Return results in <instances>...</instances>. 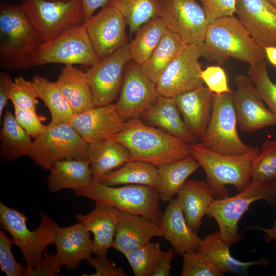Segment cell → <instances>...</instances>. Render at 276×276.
I'll use <instances>...</instances> for the list:
<instances>
[{
  "label": "cell",
  "instance_id": "obj_1",
  "mask_svg": "<svg viewBox=\"0 0 276 276\" xmlns=\"http://www.w3.org/2000/svg\"><path fill=\"white\" fill-rule=\"evenodd\" d=\"M114 138L128 148L130 160L158 166L191 155L190 144L160 128L145 124L140 118L125 122L123 130Z\"/></svg>",
  "mask_w": 276,
  "mask_h": 276
},
{
  "label": "cell",
  "instance_id": "obj_2",
  "mask_svg": "<svg viewBox=\"0 0 276 276\" xmlns=\"http://www.w3.org/2000/svg\"><path fill=\"white\" fill-rule=\"evenodd\" d=\"M203 46V57L219 64H223L230 58L245 62L250 66L266 61L264 49L234 15L222 17L210 24Z\"/></svg>",
  "mask_w": 276,
  "mask_h": 276
},
{
  "label": "cell",
  "instance_id": "obj_3",
  "mask_svg": "<svg viewBox=\"0 0 276 276\" xmlns=\"http://www.w3.org/2000/svg\"><path fill=\"white\" fill-rule=\"evenodd\" d=\"M260 149L253 146L248 152L240 155L219 153L210 150L200 142L191 145L190 154L204 170L206 182L217 199L229 196L226 185H232L240 191L251 180V168Z\"/></svg>",
  "mask_w": 276,
  "mask_h": 276
},
{
  "label": "cell",
  "instance_id": "obj_4",
  "mask_svg": "<svg viewBox=\"0 0 276 276\" xmlns=\"http://www.w3.org/2000/svg\"><path fill=\"white\" fill-rule=\"evenodd\" d=\"M41 43L21 4L0 5V67L6 70L30 67L31 56Z\"/></svg>",
  "mask_w": 276,
  "mask_h": 276
},
{
  "label": "cell",
  "instance_id": "obj_5",
  "mask_svg": "<svg viewBox=\"0 0 276 276\" xmlns=\"http://www.w3.org/2000/svg\"><path fill=\"white\" fill-rule=\"evenodd\" d=\"M261 200L269 203L276 202V181L264 182L251 179L236 195L214 199L206 216L216 220L221 239L233 244L242 239L238 228L240 219L252 203Z\"/></svg>",
  "mask_w": 276,
  "mask_h": 276
},
{
  "label": "cell",
  "instance_id": "obj_6",
  "mask_svg": "<svg viewBox=\"0 0 276 276\" xmlns=\"http://www.w3.org/2000/svg\"><path fill=\"white\" fill-rule=\"evenodd\" d=\"M27 220L23 213L0 201L1 226L11 235L14 245L21 250L26 266L33 268L41 262L45 248L54 244L59 226L43 212L36 229L30 230Z\"/></svg>",
  "mask_w": 276,
  "mask_h": 276
},
{
  "label": "cell",
  "instance_id": "obj_7",
  "mask_svg": "<svg viewBox=\"0 0 276 276\" xmlns=\"http://www.w3.org/2000/svg\"><path fill=\"white\" fill-rule=\"evenodd\" d=\"M96 203L113 206L120 211L141 215L158 224L163 213L156 188L143 185L109 186L93 181L86 188L75 192Z\"/></svg>",
  "mask_w": 276,
  "mask_h": 276
},
{
  "label": "cell",
  "instance_id": "obj_8",
  "mask_svg": "<svg viewBox=\"0 0 276 276\" xmlns=\"http://www.w3.org/2000/svg\"><path fill=\"white\" fill-rule=\"evenodd\" d=\"M99 60L83 23L67 28L52 40L40 43L31 56L30 66L59 63L91 66Z\"/></svg>",
  "mask_w": 276,
  "mask_h": 276
},
{
  "label": "cell",
  "instance_id": "obj_9",
  "mask_svg": "<svg viewBox=\"0 0 276 276\" xmlns=\"http://www.w3.org/2000/svg\"><path fill=\"white\" fill-rule=\"evenodd\" d=\"M213 111L200 143L210 150L228 155H240L253 146L246 144L239 135L238 119L232 93H213Z\"/></svg>",
  "mask_w": 276,
  "mask_h": 276
},
{
  "label": "cell",
  "instance_id": "obj_10",
  "mask_svg": "<svg viewBox=\"0 0 276 276\" xmlns=\"http://www.w3.org/2000/svg\"><path fill=\"white\" fill-rule=\"evenodd\" d=\"M21 5L41 43L84 21L82 0H21Z\"/></svg>",
  "mask_w": 276,
  "mask_h": 276
},
{
  "label": "cell",
  "instance_id": "obj_11",
  "mask_svg": "<svg viewBox=\"0 0 276 276\" xmlns=\"http://www.w3.org/2000/svg\"><path fill=\"white\" fill-rule=\"evenodd\" d=\"M87 145L69 123L48 124L44 132L32 141L27 155L42 168L49 170L58 161L88 160Z\"/></svg>",
  "mask_w": 276,
  "mask_h": 276
},
{
  "label": "cell",
  "instance_id": "obj_12",
  "mask_svg": "<svg viewBox=\"0 0 276 276\" xmlns=\"http://www.w3.org/2000/svg\"><path fill=\"white\" fill-rule=\"evenodd\" d=\"M158 16L186 44L203 43L209 24L196 0H161Z\"/></svg>",
  "mask_w": 276,
  "mask_h": 276
},
{
  "label": "cell",
  "instance_id": "obj_13",
  "mask_svg": "<svg viewBox=\"0 0 276 276\" xmlns=\"http://www.w3.org/2000/svg\"><path fill=\"white\" fill-rule=\"evenodd\" d=\"M203 43L187 44L168 66L156 83L159 95L168 97L202 86L199 59L203 57Z\"/></svg>",
  "mask_w": 276,
  "mask_h": 276
},
{
  "label": "cell",
  "instance_id": "obj_14",
  "mask_svg": "<svg viewBox=\"0 0 276 276\" xmlns=\"http://www.w3.org/2000/svg\"><path fill=\"white\" fill-rule=\"evenodd\" d=\"M159 96L156 84L144 73L140 65L134 62L126 68L115 104L121 118L126 122L143 116Z\"/></svg>",
  "mask_w": 276,
  "mask_h": 276
},
{
  "label": "cell",
  "instance_id": "obj_15",
  "mask_svg": "<svg viewBox=\"0 0 276 276\" xmlns=\"http://www.w3.org/2000/svg\"><path fill=\"white\" fill-rule=\"evenodd\" d=\"M131 60L128 43L99 59L86 72L95 107L111 104L121 90L124 71Z\"/></svg>",
  "mask_w": 276,
  "mask_h": 276
},
{
  "label": "cell",
  "instance_id": "obj_16",
  "mask_svg": "<svg viewBox=\"0 0 276 276\" xmlns=\"http://www.w3.org/2000/svg\"><path fill=\"white\" fill-rule=\"evenodd\" d=\"M91 45L99 59L126 45V21L115 7L106 6L83 23Z\"/></svg>",
  "mask_w": 276,
  "mask_h": 276
},
{
  "label": "cell",
  "instance_id": "obj_17",
  "mask_svg": "<svg viewBox=\"0 0 276 276\" xmlns=\"http://www.w3.org/2000/svg\"><path fill=\"white\" fill-rule=\"evenodd\" d=\"M236 90L232 96L241 130L253 132L276 125L275 120L259 97L255 85L247 75L236 76Z\"/></svg>",
  "mask_w": 276,
  "mask_h": 276
},
{
  "label": "cell",
  "instance_id": "obj_18",
  "mask_svg": "<svg viewBox=\"0 0 276 276\" xmlns=\"http://www.w3.org/2000/svg\"><path fill=\"white\" fill-rule=\"evenodd\" d=\"M69 123L87 144L114 137L124 128L115 104L94 107L74 114Z\"/></svg>",
  "mask_w": 276,
  "mask_h": 276
},
{
  "label": "cell",
  "instance_id": "obj_19",
  "mask_svg": "<svg viewBox=\"0 0 276 276\" xmlns=\"http://www.w3.org/2000/svg\"><path fill=\"white\" fill-rule=\"evenodd\" d=\"M237 18L263 48L276 47V8L267 0H236Z\"/></svg>",
  "mask_w": 276,
  "mask_h": 276
},
{
  "label": "cell",
  "instance_id": "obj_20",
  "mask_svg": "<svg viewBox=\"0 0 276 276\" xmlns=\"http://www.w3.org/2000/svg\"><path fill=\"white\" fill-rule=\"evenodd\" d=\"M156 237H164L157 223L141 215L120 211L112 247L124 255L147 244Z\"/></svg>",
  "mask_w": 276,
  "mask_h": 276
},
{
  "label": "cell",
  "instance_id": "obj_21",
  "mask_svg": "<svg viewBox=\"0 0 276 276\" xmlns=\"http://www.w3.org/2000/svg\"><path fill=\"white\" fill-rule=\"evenodd\" d=\"M53 245L56 248L55 255L62 266L73 272L83 260L90 258L93 254L90 232L81 222L59 227Z\"/></svg>",
  "mask_w": 276,
  "mask_h": 276
},
{
  "label": "cell",
  "instance_id": "obj_22",
  "mask_svg": "<svg viewBox=\"0 0 276 276\" xmlns=\"http://www.w3.org/2000/svg\"><path fill=\"white\" fill-rule=\"evenodd\" d=\"M212 95L203 85L173 97L186 127L197 139L204 133L211 119Z\"/></svg>",
  "mask_w": 276,
  "mask_h": 276
},
{
  "label": "cell",
  "instance_id": "obj_23",
  "mask_svg": "<svg viewBox=\"0 0 276 276\" xmlns=\"http://www.w3.org/2000/svg\"><path fill=\"white\" fill-rule=\"evenodd\" d=\"M158 224L177 254L197 252L201 239L188 225L177 198L170 201Z\"/></svg>",
  "mask_w": 276,
  "mask_h": 276
},
{
  "label": "cell",
  "instance_id": "obj_24",
  "mask_svg": "<svg viewBox=\"0 0 276 276\" xmlns=\"http://www.w3.org/2000/svg\"><path fill=\"white\" fill-rule=\"evenodd\" d=\"M120 210L106 204L96 203L87 214L76 215L78 222L84 224L94 235L93 254L107 255L112 247L119 222Z\"/></svg>",
  "mask_w": 276,
  "mask_h": 276
},
{
  "label": "cell",
  "instance_id": "obj_25",
  "mask_svg": "<svg viewBox=\"0 0 276 276\" xmlns=\"http://www.w3.org/2000/svg\"><path fill=\"white\" fill-rule=\"evenodd\" d=\"M177 196L188 225L197 233L215 199L213 190L206 181L187 180Z\"/></svg>",
  "mask_w": 276,
  "mask_h": 276
},
{
  "label": "cell",
  "instance_id": "obj_26",
  "mask_svg": "<svg viewBox=\"0 0 276 276\" xmlns=\"http://www.w3.org/2000/svg\"><path fill=\"white\" fill-rule=\"evenodd\" d=\"M87 156L93 181L130 161L128 148L114 137L88 144Z\"/></svg>",
  "mask_w": 276,
  "mask_h": 276
},
{
  "label": "cell",
  "instance_id": "obj_27",
  "mask_svg": "<svg viewBox=\"0 0 276 276\" xmlns=\"http://www.w3.org/2000/svg\"><path fill=\"white\" fill-rule=\"evenodd\" d=\"M49 171L47 182L51 193H57L63 189L77 192L93 181L88 160L67 159L58 161Z\"/></svg>",
  "mask_w": 276,
  "mask_h": 276
},
{
  "label": "cell",
  "instance_id": "obj_28",
  "mask_svg": "<svg viewBox=\"0 0 276 276\" xmlns=\"http://www.w3.org/2000/svg\"><path fill=\"white\" fill-rule=\"evenodd\" d=\"M143 116L152 125L189 144L197 142V139L186 127L173 97L160 95Z\"/></svg>",
  "mask_w": 276,
  "mask_h": 276
},
{
  "label": "cell",
  "instance_id": "obj_29",
  "mask_svg": "<svg viewBox=\"0 0 276 276\" xmlns=\"http://www.w3.org/2000/svg\"><path fill=\"white\" fill-rule=\"evenodd\" d=\"M230 245L221 239L219 232H216L201 239L197 251L208 256L223 274H245L251 266L269 263L265 258L249 262L238 260L231 255Z\"/></svg>",
  "mask_w": 276,
  "mask_h": 276
},
{
  "label": "cell",
  "instance_id": "obj_30",
  "mask_svg": "<svg viewBox=\"0 0 276 276\" xmlns=\"http://www.w3.org/2000/svg\"><path fill=\"white\" fill-rule=\"evenodd\" d=\"M68 102L74 114L95 107L86 72L66 65L55 81Z\"/></svg>",
  "mask_w": 276,
  "mask_h": 276
},
{
  "label": "cell",
  "instance_id": "obj_31",
  "mask_svg": "<svg viewBox=\"0 0 276 276\" xmlns=\"http://www.w3.org/2000/svg\"><path fill=\"white\" fill-rule=\"evenodd\" d=\"M200 167L198 162L191 155L157 166L158 181L156 189L160 200L170 202L188 178Z\"/></svg>",
  "mask_w": 276,
  "mask_h": 276
},
{
  "label": "cell",
  "instance_id": "obj_32",
  "mask_svg": "<svg viewBox=\"0 0 276 276\" xmlns=\"http://www.w3.org/2000/svg\"><path fill=\"white\" fill-rule=\"evenodd\" d=\"M109 186L143 185L157 188V166L139 160H130L103 176L99 181Z\"/></svg>",
  "mask_w": 276,
  "mask_h": 276
},
{
  "label": "cell",
  "instance_id": "obj_33",
  "mask_svg": "<svg viewBox=\"0 0 276 276\" xmlns=\"http://www.w3.org/2000/svg\"><path fill=\"white\" fill-rule=\"evenodd\" d=\"M31 136L19 125L11 111L7 109L0 132V157L7 163L28 154Z\"/></svg>",
  "mask_w": 276,
  "mask_h": 276
},
{
  "label": "cell",
  "instance_id": "obj_34",
  "mask_svg": "<svg viewBox=\"0 0 276 276\" xmlns=\"http://www.w3.org/2000/svg\"><path fill=\"white\" fill-rule=\"evenodd\" d=\"M186 45L177 35L167 29L151 56L140 65L142 70L156 84L168 66Z\"/></svg>",
  "mask_w": 276,
  "mask_h": 276
},
{
  "label": "cell",
  "instance_id": "obj_35",
  "mask_svg": "<svg viewBox=\"0 0 276 276\" xmlns=\"http://www.w3.org/2000/svg\"><path fill=\"white\" fill-rule=\"evenodd\" d=\"M32 82L38 98L48 108L51 120L50 125L69 123L74 115L73 110L55 83L40 75H35Z\"/></svg>",
  "mask_w": 276,
  "mask_h": 276
},
{
  "label": "cell",
  "instance_id": "obj_36",
  "mask_svg": "<svg viewBox=\"0 0 276 276\" xmlns=\"http://www.w3.org/2000/svg\"><path fill=\"white\" fill-rule=\"evenodd\" d=\"M166 30L158 16L142 26L136 31L134 39L128 43L131 59L139 65L144 63L158 45Z\"/></svg>",
  "mask_w": 276,
  "mask_h": 276
},
{
  "label": "cell",
  "instance_id": "obj_37",
  "mask_svg": "<svg viewBox=\"0 0 276 276\" xmlns=\"http://www.w3.org/2000/svg\"><path fill=\"white\" fill-rule=\"evenodd\" d=\"M160 4L161 0H110L107 5L115 7L122 14L132 34L158 16Z\"/></svg>",
  "mask_w": 276,
  "mask_h": 276
},
{
  "label": "cell",
  "instance_id": "obj_38",
  "mask_svg": "<svg viewBox=\"0 0 276 276\" xmlns=\"http://www.w3.org/2000/svg\"><path fill=\"white\" fill-rule=\"evenodd\" d=\"M164 251L159 241L147 244L124 254L135 276H153Z\"/></svg>",
  "mask_w": 276,
  "mask_h": 276
},
{
  "label": "cell",
  "instance_id": "obj_39",
  "mask_svg": "<svg viewBox=\"0 0 276 276\" xmlns=\"http://www.w3.org/2000/svg\"><path fill=\"white\" fill-rule=\"evenodd\" d=\"M252 179L264 182L276 181V139L265 140L254 162Z\"/></svg>",
  "mask_w": 276,
  "mask_h": 276
},
{
  "label": "cell",
  "instance_id": "obj_40",
  "mask_svg": "<svg viewBox=\"0 0 276 276\" xmlns=\"http://www.w3.org/2000/svg\"><path fill=\"white\" fill-rule=\"evenodd\" d=\"M248 75L259 97L267 106L276 123V83L268 75L267 60L257 66H250Z\"/></svg>",
  "mask_w": 276,
  "mask_h": 276
},
{
  "label": "cell",
  "instance_id": "obj_41",
  "mask_svg": "<svg viewBox=\"0 0 276 276\" xmlns=\"http://www.w3.org/2000/svg\"><path fill=\"white\" fill-rule=\"evenodd\" d=\"M181 276H223V274L206 255L198 251L182 255Z\"/></svg>",
  "mask_w": 276,
  "mask_h": 276
},
{
  "label": "cell",
  "instance_id": "obj_42",
  "mask_svg": "<svg viewBox=\"0 0 276 276\" xmlns=\"http://www.w3.org/2000/svg\"><path fill=\"white\" fill-rule=\"evenodd\" d=\"M38 94L32 82L22 77H16L13 81L10 100L14 107L36 111Z\"/></svg>",
  "mask_w": 276,
  "mask_h": 276
},
{
  "label": "cell",
  "instance_id": "obj_43",
  "mask_svg": "<svg viewBox=\"0 0 276 276\" xmlns=\"http://www.w3.org/2000/svg\"><path fill=\"white\" fill-rule=\"evenodd\" d=\"M14 245L12 238L0 230V266L1 270L7 276H21L25 275L26 266L19 263L15 259L12 247Z\"/></svg>",
  "mask_w": 276,
  "mask_h": 276
},
{
  "label": "cell",
  "instance_id": "obj_44",
  "mask_svg": "<svg viewBox=\"0 0 276 276\" xmlns=\"http://www.w3.org/2000/svg\"><path fill=\"white\" fill-rule=\"evenodd\" d=\"M200 77L206 87L214 94L232 93L225 70L220 65H209L201 71Z\"/></svg>",
  "mask_w": 276,
  "mask_h": 276
},
{
  "label": "cell",
  "instance_id": "obj_45",
  "mask_svg": "<svg viewBox=\"0 0 276 276\" xmlns=\"http://www.w3.org/2000/svg\"><path fill=\"white\" fill-rule=\"evenodd\" d=\"M209 24L236 13V0H199Z\"/></svg>",
  "mask_w": 276,
  "mask_h": 276
},
{
  "label": "cell",
  "instance_id": "obj_46",
  "mask_svg": "<svg viewBox=\"0 0 276 276\" xmlns=\"http://www.w3.org/2000/svg\"><path fill=\"white\" fill-rule=\"evenodd\" d=\"M14 108V116L17 122L31 137L36 139L44 132L47 125L41 123L36 111Z\"/></svg>",
  "mask_w": 276,
  "mask_h": 276
},
{
  "label": "cell",
  "instance_id": "obj_47",
  "mask_svg": "<svg viewBox=\"0 0 276 276\" xmlns=\"http://www.w3.org/2000/svg\"><path fill=\"white\" fill-rule=\"evenodd\" d=\"M63 266L55 254L44 251L41 262L37 266L26 267L25 276H56Z\"/></svg>",
  "mask_w": 276,
  "mask_h": 276
},
{
  "label": "cell",
  "instance_id": "obj_48",
  "mask_svg": "<svg viewBox=\"0 0 276 276\" xmlns=\"http://www.w3.org/2000/svg\"><path fill=\"white\" fill-rule=\"evenodd\" d=\"M86 263L93 266L96 272L91 274H83L84 276H126V271L121 267L110 260L107 255H96L86 260Z\"/></svg>",
  "mask_w": 276,
  "mask_h": 276
},
{
  "label": "cell",
  "instance_id": "obj_49",
  "mask_svg": "<svg viewBox=\"0 0 276 276\" xmlns=\"http://www.w3.org/2000/svg\"><path fill=\"white\" fill-rule=\"evenodd\" d=\"M13 81L10 75L6 72L0 73V119L3 110L10 100V94Z\"/></svg>",
  "mask_w": 276,
  "mask_h": 276
},
{
  "label": "cell",
  "instance_id": "obj_50",
  "mask_svg": "<svg viewBox=\"0 0 276 276\" xmlns=\"http://www.w3.org/2000/svg\"><path fill=\"white\" fill-rule=\"evenodd\" d=\"M174 249L169 248L160 258L153 273V276H169L170 275L171 263L173 258Z\"/></svg>",
  "mask_w": 276,
  "mask_h": 276
},
{
  "label": "cell",
  "instance_id": "obj_51",
  "mask_svg": "<svg viewBox=\"0 0 276 276\" xmlns=\"http://www.w3.org/2000/svg\"><path fill=\"white\" fill-rule=\"evenodd\" d=\"M109 1L110 0H82L84 21L91 18L96 10L105 7Z\"/></svg>",
  "mask_w": 276,
  "mask_h": 276
},
{
  "label": "cell",
  "instance_id": "obj_52",
  "mask_svg": "<svg viewBox=\"0 0 276 276\" xmlns=\"http://www.w3.org/2000/svg\"><path fill=\"white\" fill-rule=\"evenodd\" d=\"M248 229H257L264 233L265 240L267 242L272 240L276 241V220L274 221L273 226L270 228H264L259 225L250 226Z\"/></svg>",
  "mask_w": 276,
  "mask_h": 276
},
{
  "label": "cell",
  "instance_id": "obj_53",
  "mask_svg": "<svg viewBox=\"0 0 276 276\" xmlns=\"http://www.w3.org/2000/svg\"><path fill=\"white\" fill-rule=\"evenodd\" d=\"M266 59L276 68V47L268 46L263 48Z\"/></svg>",
  "mask_w": 276,
  "mask_h": 276
},
{
  "label": "cell",
  "instance_id": "obj_54",
  "mask_svg": "<svg viewBox=\"0 0 276 276\" xmlns=\"http://www.w3.org/2000/svg\"><path fill=\"white\" fill-rule=\"evenodd\" d=\"M273 6L276 8V0H267Z\"/></svg>",
  "mask_w": 276,
  "mask_h": 276
},
{
  "label": "cell",
  "instance_id": "obj_55",
  "mask_svg": "<svg viewBox=\"0 0 276 276\" xmlns=\"http://www.w3.org/2000/svg\"><path fill=\"white\" fill-rule=\"evenodd\" d=\"M46 1H68L70 0H46Z\"/></svg>",
  "mask_w": 276,
  "mask_h": 276
}]
</instances>
